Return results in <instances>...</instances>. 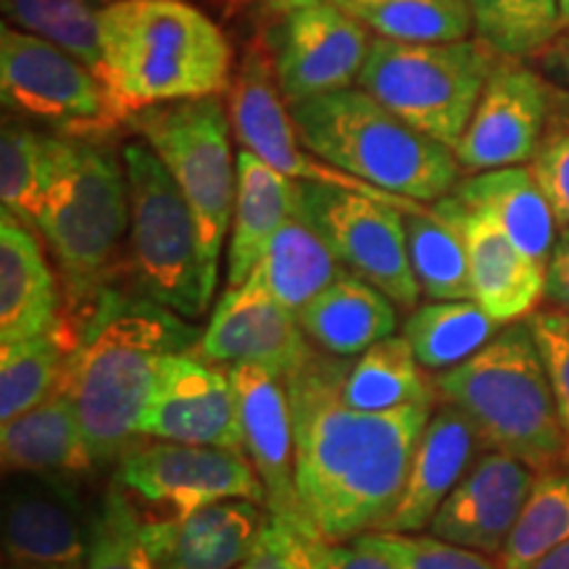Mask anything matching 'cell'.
Wrapping results in <instances>:
<instances>
[{"label": "cell", "instance_id": "4", "mask_svg": "<svg viewBox=\"0 0 569 569\" xmlns=\"http://www.w3.org/2000/svg\"><path fill=\"white\" fill-rule=\"evenodd\" d=\"M290 117L306 151L386 193L438 203L461 182L451 148L415 130L361 88L293 103Z\"/></svg>", "mask_w": 569, "mask_h": 569}, {"label": "cell", "instance_id": "15", "mask_svg": "<svg viewBox=\"0 0 569 569\" xmlns=\"http://www.w3.org/2000/svg\"><path fill=\"white\" fill-rule=\"evenodd\" d=\"M551 124V82L522 61L501 59L457 146L467 172L525 167Z\"/></svg>", "mask_w": 569, "mask_h": 569}, {"label": "cell", "instance_id": "29", "mask_svg": "<svg viewBox=\"0 0 569 569\" xmlns=\"http://www.w3.org/2000/svg\"><path fill=\"white\" fill-rule=\"evenodd\" d=\"M346 274V267L317 227L298 209L280 227L248 280L261 284L284 309L301 311Z\"/></svg>", "mask_w": 569, "mask_h": 569}, {"label": "cell", "instance_id": "7", "mask_svg": "<svg viewBox=\"0 0 569 569\" xmlns=\"http://www.w3.org/2000/svg\"><path fill=\"white\" fill-rule=\"evenodd\" d=\"M122 159L130 184L127 274L134 293L193 322L209 311L217 293L206 274L193 211L146 140L127 142Z\"/></svg>", "mask_w": 569, "mask_h": 569}, {"label": "cell", "instance_id": "40", "mask_svg": "<svg viewBox=\"0 0 569 569\" xmlns=\"http://www.w3.org/2000/svg\"><path fill=\"white\" fill-rule=\"evenodd\" d=\"M353 543L380 553L396 569H501V565L488 559V553L419 532L375 530L353 538Z\"/></svg>", "mask_w": 569, "mask_h": 569}, {"label": "cell", "instance_id": "25", "mask_svg": "<svg viewBox=\"0 0 569 569\" xmlns=\"http://www.w3.org/2000/svg\"><path fill=\"white\" fill-rule=\"evenodd\" d=\"M298 211V182L240 148L238 196L227 248V288L243 284L280 227Z\"/></svg>", "mask_w": 569, "mask_h": 569}, {"label": "cell", "instance_id": "43", "mask_svg": "<svg viewBox=\"0 0 569 569\" xmlns=\"http://www.w3.org/2000/svg\"><path fill=\"white\" fill-rule=\"evenodd\" d=\"M238 569H315L311 540L269 515L253 551Z\"/></svg>", "mask_w": 569, "mask_h": 569}, {"label": "cell", "instance_id": "20", "mask_svg": "<svg viewBox=\"0 0 569 569\" xmlns=\"http://www.w3.org/2000/svg\"><path fill=\"white\" fill-rule=\"evenodd\" d=\"M269 511L246 498L140 519L142 549L156 569H238L253 551Z\"/></svg>", "mask_w": 569, "mask_h": 569}, {"label": "cell", "instance_id": "23", "mask_svg": "<svg viewBox=\"0 0 569 569\" xmlns=\"http://www.w3.org/2000/svg\"><path fill=\"white\" fill-rule=\"evenodd\" d=\"M482 438L457 407L443 403L427 422L419 438L401 501L386 519L382 532H419L430 528L432 517L475 465Z\"/></svg>", "mask_w": 569, "mask_h": 569}, {"label": "cell", "instance_id": "22", "mask_svg": "<svg viewBox=\"0 0 569 569\" xmlns=\"http://www.w3.org/2000/svg\"><path fill=\"white\" fill-rule=\"evenodd\" d=\"M436 206L465 238L475 301L498 325H515L530 317L543 298L546 269L519 251L490 213L459 201L457 196L440 198Z\"/></svg>", "mask_w": 569, "mask_h": 569}, {"label": "cell", "instance_id": "36", "mask_svg": "<svg viewBox=\"0 0 569 569\" xmlns=\"http://www.w3.org/2000/svg\"><path fill=\"white\" fill-rule=\"evenodd\" d=\"M0 6L6 24L53 42L101 77L103 0H0Z\"/></svg>", "mask_w": 569, "mask_h": 569}, {"label": "cell", "instance_id": "2", "mask_svg": "<svg viewBox=\"0 0 569 569\" xmlns=\"http://www.w3.org/2000/svg\"><path fill=\"white\" fill-rule=\"evenodd\" d=\"M201 336L177 311L117 288L84 309L61 388L80 415L92 465H113L130 451L161 361L193 353Z\"/></svg>", "mask_w": 569, "mask_h": 569}, {"label": "cell", "instance_id": "39", "mask_svg": "<svg viewBox=\"0 0 569 569\" xmlns=\"http://www.w3.org/2000/svg\"><path fill=\"white\" fill-rule=\"evenodd\" d=\"M84 569H156L142 549L140 517L122 488H113L92 511L90 549Z\"/></svg>", "mask_w": 569, "mask_h": 569}, {"label": "cell", "instance_id": "17", "mask_svg": "<svg viewBox=\"0 0 569 569\" xmlns=\"http://www.w3.org/2000/svg\"><path fill=\"white\" fill-rule=\"evenodd\" d=\"M138 436L190 446L243 448L230 372L196 353L167 356L140 417Z\"/></svg>", "mask_w": 569, "mask_h": 569}, {"label": "cell", "instance_id": "33", "mask_svg": "<svg viewBox=\"0 0 569 569\" xmlns=\"http://www.w3.org/2000/svg\"><path fill=\"white\" fill-rule=\"evenodd\" d=\"M59 134H48L21 119H3L0 130V203L27 227L38 224L56 169Z\"/></svg>", "mask_w": 569, "mask_h": 569}, {"label": "cell", "instance_id": "51", "mask_svg": "<svg viewBox=\"0 0 569 569\" xmlns=\"http://www.w3.org/2000/svg\"><path fill=\"white\" fill-rule=\"evenodd\" d=\"M13 569H21V567H13Z\"/></svg>", "mask_w": 569, "mask_h": 569}, {"label": "cell", "instance_id": "50", "mask_svg": "<svg viewBox=\"0 0 569 569\" xmlns=\"http://www.w3.org/2000/svg\"><path fill=\"white\" fill-rule=\"evenodd\" d=\"M103 3H106V6H109V3H113V0H103Z\"/></svg>", "mask_w": 569, "mask_h": 569}, {"label": "cell", "instance_id": "31", "mask_svg": "<svg viewBox=\"0 0 569 569\" xmlns=\"http://www.w3.org/2000/svg\"><path fill=\"white\" fill-rule=\"evenodd\" d=\"M436 386L427 382L407 338H386L353 361L343 380V401L359 411H393L432 403Z\"/></svg>", "mask_w": 569, "mask_h": 569}, {"label": "cell", "instance_id": "27", "mask_svg": "<svg viewBox=\"0 0 569 569\" xmlns=\"http://www.w3.org/2000/svg\"><path fill=\"white\" fill-rule=\"evenodd\" d=\"M398 306L356 274H343L298 311V322L319 351L351 359L393 338Z\"/></svg>", "mask_w": 569, "mask_h": 569}, {"label": "cell", "instance_id": "3", "mask_svg": "<svg viewBox=\"0 0 569 569\" xmlns=\"http://www.w3.org/2000/svg\"><path fill=\"white\" fill-rule=\"evenodd\" d=\"M101 80L130 122L151 106L230 92L232 46L190 0H113L101 17Z\"/></svg>", "mask_w": 569, "mask_h": 569}, {"label": "cell", "instance_id": "26", "mask_svg": "<svg viewBox=\"0 0 569 569\" xmlns=\"http://www.w3.org/2000/svg\"><path fill=\"white\" fill-rule=\"evenodd\" d=\"M0 457L11 475L74 478L92 469L74 401L63 388L11 422L0 425Z\"/></svg>", "mask_w": 569, "mask_h": 569}, {"label": "cell", "instance_id": "19", "mask_svg": "<svg viewBox=\"0 0 569 569\" xmlns=\"http://www.w3.org/2000/svg\"><path fill=\"white\" fill-rule=\"evenodd\" d=\"M311 351L296 311L284 309L261 284L227 288L206 325L198 359L209 365H259L288 377Z\"/></svg>", "mask_w": 569, "mask_h": 569}, {"label": "cell", "instance_id": "10", "mask_svg": "<svg viewBox=\"0 0 569 569\" xmlns=\"http://www.w3.org/2000/svg\"><path fill=\"white\" fill-rule=\"evenodd\" d=\"M0 96L13 117L53 127L63 138L101 140L127 124L96 71L11 24L0 30Z\"/></svg>", "mask_w": 569, "mask_h": 569}, {"label": "cell", "instance_id": "14", "mask_svg": "<svg viewBox=\"0 0 569 569\" xmlns=\"http://www.w3.org/2000/svg\"><path fill=\"white\" fill-rule=\"evenodd\" d=\"M117 486L172 515L230 498H246L267 509L264 486L243 448L172 440L134 443L117 461Z\"/></svg>", "mask_w": 569, "mask_h": 569}, {"label": "cell", "instance_id": "16", "mask_svg": "<svg viewBox=\"0 0 569 569\" xmlns=\"http://www.w3.org/2000/svg\"><path fill=\"white\" fill-rule=\"evenodd\" d=\"M92 515L61 475H11L3 488V551L21 569H84Z\"/></svg>", "mask_w": 569, "mask_h": 569}, {"label": "cell", "instance_id": "42", "mask_svg": "<svg viewBox=\"0 0 569 569\" xmlns=\"http://www.w3.org/2000/svg\"><path fill=\"white\" fill-rule=\"evenodd\" d=\"M536 177L540 193L549 201L559 227L569 224V127L561 122L549 124L536 156L528 163Z\"/></svg>", "mask_w": 569, "mask_h": 569}, {"label": "cell", "instance_id": "28", "mask_svg": "<svg viewBox=\"0 0 569 569\" xmlns=\"http://www.w3.org/2000/svg\"><path fill=\"white\" fill-rule=\"evenodd\" d=\"M451 196L490 213L493 222L509 234L511 243L538 267L546 269L549 264L561 227L546 196L540 193L530 167L472 174L461 180Z\"/></svg>", "mask_w": 569, "mask_h": 569}, {"label": "cell", "instance_id": "37", "mask_svg": "<svg viewBox=\"0 0 569 569\" xmlns=\"http://www.w3.org/2000/svg\"><path fill=\"white\" fill-rule=\"evenodd\" d=\"M478 40L498 59H538L561 34L559 0H467Z\"/></svg>", "mask_w": 569, "mask_h": 569}, {"label": "cell", "instance_id": "35", "mask_svg": "<svg viewBox=\"0 0 569 569\" xmlns=\"http://www.w3.org/2000/svg\"><path fill=\"white\" fill-rule=\"evenodd\" d=\"M69 353L61 325L46 336L0 348V425L27 415L61 388Z\"/></svg>", "mask_w": 569, "mask_h": 569}, {"label": "cell", "instance_id": "34", "mask_svg": "<svg viewBox=\"0 0 569 569\" xmlns=\"http://www.w3.org/2000/svg\"><path fill=\"white\" fill-rule=\"evenodd\" d=\"M377 38L396 42H457L472 27L467 0H332Z\"/></svg>", "mask_w": 569, "mask_h": 569}, {"label": "cell", "instance_id": "18", "mask_svg": "<svg viewBox=\"0 0 569 569\" xmlns=\"http://www.w3.org/2000/svg\"><path fill=\"white\" fill-rule=\"evenodd\" d=\"M227 372L238 396L243 451L264 486L267 511L301 536L317 540L296 488L293 411L284 377L259 365H230Z\"/></svg>", "mask_w": 569, "mask_h": 569}, {"label": "cell", "instance_id": "38", "mask_svg": "<svg viewBox=\"0 0 569 569\" xmlns=\"http://www.w3.org/2000/svg\"><path fill=\"white\" fill-rule=\"evenodd\" d=\"M569 543V469H546L501 551V569H530Z\"/></svg>", "mask_w": 569, "mask_h": 569}, {"label": "cell", "instance_id": "13", "mask_svg": "<svg viewBox=\"0 0 569 569\" xmlns=\"http://www.w3.org/2000/svg\"><path fill=\"white\" fill-rule=\"evenodd\" d=\"M264 40L288 106L359 82L375 42L372 32L332 0H274Z\"/></svg>", "mask_w": 569, "mask_h": 569}, {"label": "cell", "instance_id": "32", "mask_svg": "<svg viewBox=\"0 0 569 569\" xmlns=\"http://www.w3.org/2000/svg\"><path fill=\"white\" fill-rule=\"evenodd\" d=\"M409 264L430 301H475L467 246L459 227L436 203L403 217Z\"/></svg>", "mask_w": 569, "mask_h": 569}, {"label": "cell", "instance_id": "45", "mask_svg": "<svg viewBox=\"0 0 569 569\" xmlns=\"http://www.w3.org/2000/svg\"><path fill=\"white\" fill-rule=\"evenodd\" d=\"M543 298L553 309L569 315V224L561 227L557 243H553L551 259L546 264Z\"/></svg>", "mask_w": 569, "mask_h": 569}, {"label": "cell", "instance_id": "46", "mask_svg": "<svg viewBox=\"0 0 569 569\" xmlns=\"http://www.w3.org/2000/svg\"><path fill=\"white\" fill-rule=\"evenodd\" d=\"M532 61H536V69L551 84H557L561 90H569V30L561 32L559 38Z\"/></svg>", "mask_w": 569, "mask_h": 569}, {"label": "cell", "instance_id": "5", "mask_svg": "<svg viewBox=\"0 0 569 569\" xmlns=\"http://www.w3.org/2000/svg\"><path fill=\"white\" fill-rule=\"evenodd\" d=\"M34 230L51 248L69 303L88 309L117 272L130 238L124 159L103 140L63 138Z\"/></svg>", "mask_w": 569, "mask_h": 569}, {"label": "cell", "instance_id": "47", "mask_svg": "<svg viewBox=\"0 0 569 569\" xmlns=\"http://www.w3.org/2000/svg\"><path fill=\"white\" fill-rule=\"evenodd\" d=\"M551 119L569 127V90L551 84Z\"/></svg>", "mask_w": 569, "mask_h": 569}, {"label": "cell", "instance_id": "21", "mask_svg": "<svg viewBox=\"0 0 569 569\" xmlns=\"http://www.w3.org/2000/svg\"><path fill=\"white\" fill-rule=\"evenodd\" d=\"M536 478V469L509 453H482L432 517L430 536L480 553H501Z\"/></svg>", "mask_w": 569, "mask_h": 569}, {"label": "cell", "instance_id": "6", "mask_svg": "<svg viewBox=\"0 0 569 569\" xmlns=\"http://www.w3.org/2000/svg\"><path fill=\"white\" fill-rule=\"evenodd\" d=\"M436 393L457 407L490 451L532 469H549L565 453L557 401L530 322H515L465 365L440 372Z\"/></svg>", "mask_w": 569, "mask_h": 569}, {"label": "cell", "instance_id": "49", "mask_svg": "<svg viewBox=\"0 0 569 569\" xmlns=\"http://www.w3.org/2000/svg\"><path fill=\"white\" fill-rule=\"evenodd\" d=\"M559 24L561 32L569 30V0H559Z\"/></svg>", "mask_w": 569, "mask_h": 569}, {"label": "cell", "instance_id": "30", "mask_svg": "<svg viewBox=\"0 0 569 569\" xmlns=\"http://www.w3.org/2000/svg\"><path fill=\"white\" fill-rule=\"evenodd\" d=\"M498 327L478 301H430L409 311L403 338L419 367L448 372L486 348L501 332Z\"/></svg>", "mask_w": 569, "mask_h": 569}, {"label": "cell", "instance_id": "1", "mask_svg": "<svg viewBox=\"0 0 569 569\" xmlns=\"http://www.w3.org/2000/svg\"><path fill=\"white\" fill-rule=\"evenodd\" d=\"M351 361L311 346L284 377L293 411L296 488L317 540L346 543L393 515L432 403L359 411L343 401Z\"/></svg>", "mask_w": 569, "mask_h": 569}, {"label": "cell", "instance_id": "48", "mask_svg": "<svg viewBox=\"0 0 569 569\" xmlns=\"http://www.w3.org/2000/svg\"><path fill=\"white\" fill-rule=\"evenodd\" d=\"M530 569H569V543H565L557 551H551L549 557L536 561Z\"/></svg>", "mask_w": 569, "mask_h": 569}, {"label": "cell", "instance_id": "44", "mask_svg": "<svg viewBox=\"0 0 569 569\" xmlns=\"http://www.w3.org/2000/svg\"><path fill=\"white\" fill-rule=\"evenodd\" d=\"M311 559L315 569H396L380 553L365 549L359 543H325L311 540Z\"/></svg>", "mask_w": 569, "mask_h": 569}, {"label": "cell", "instance_id": "41", "mask_svg": "<svg viewBox=\"0 0 569 569\" xmlns=\"http://www.w3.org/2000/svg\"><path fill=\"white\" fill-rule=\"evenodd\" d=\"M528 322L549 372L561 432L569 448V315L559 309H543L532 311Z\"/></svg>", "mask_w": 569, "mask_h": 569}, {"label": "cell", "instance_id": "11", "mask_svg": "<svg viewBox=\"0 0 569 569\" xmlns=\"http://www.w3.org/2000/svg\"><path fill=\"white\" fill-rule=\"evenodd\" d=\"M298 209L330 243L348 274L375 284L398 309H417L422 290L409 264L407 211L315 182H298Z\"/></svg>", "mask_w": 569, "mask_h": 569}, {"label": "cell", "instance_id": "8", "mask_svg": "<svg viewBox=\"0 0 569 569\" xmlns=\"http://www.w3.org/2000/svg\"><path fill=\"white\" fill-rule=\"evenodd\" d=\"M501 61L480 40L396 42L375 38L359 88L415 130L457 151Z\"/></svg>", "mask_w": 569, "mask_h": 569}, {"label": "cell", "instance_id": "9", "mask_svg": "<svg viewBox=\"0 0 569 569\" xmlns=\"http://www.w3.org/2000/svg\"><path fill=\"white\" fill-rule=\"evenodd\" d=\"M127 124L167 163L182 190L198 227L206 274L217 284L238 196V159H232V124L222 96L151 106L132 113Z\"/></svg>", "mask_w": 569, "mask_h": 569}, {"label": "cell", "instance_id": "12", "mask_svg": "<svg viewBox=\"0 0 569 569\" xmlns=\"http://www.w3.org/2000/svg\"><path fill=\"white\" fill-rule=\"evenodd\" d=\"M227 111H230L232 134L240 142V148L259 156L261 161H267L269 167H274L277 172L290 177V180L365 193L382 203L398 206L407 213L419 211L425 206L372 188V184L340 172L338 167H332V163L319 159L311 151H303V140L296 130L293 117H290V106L282 98L280 84H277L267 40L256 38L246 48L240 69L234 71L232 88L227 92Z\"/></svg>", "mask_w": 569, "mask_h": 569}, {"label": "cell", "instance_id": "24", "mask_svg": "<svg viewBox=\"0 0 569 569\" xmlns=\"http://www.w3.org/2000/svg\"><path fill=\"white\" fill-rule=\"evenodd\" d=\"M59 325V284L32 227L0 213V346L46 336Z\"/></svg>", "mask_w": 569, "mask_h": 569}]
</instances>
